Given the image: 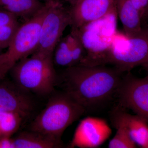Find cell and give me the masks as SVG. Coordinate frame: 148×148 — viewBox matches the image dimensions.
Wrapping results in <instances>:
<instances>
[{"label":"cell","instance_id":"obj_1","mask_svg":"<svg viewBox=\"0 0 148 148\" xmlns=\"http://www.w3.org/2000/svg\"><path fill=\"white\" fill-rule=\"evenodd\" d=\"M123 73L106 65L66 68L61 81L64 92L86 111L95 110L116 95Z\"/></svg>","mask_w":148,"mask_h":148},{"label":"cell","instance_id":"obj_2","mask_svg":"<svg viewBox=\"0 0 148 148\" xmlns=\"http://www.w3.org/2000/svg\"><path fill=\"white\" fill-rule=\"evenodd\" d=\"M116 6L103 17L71 32L82 43L85 55L79 65L97 66L108 64V57L115 36L117 33Z\"/></svg>","mask_w":148,"mask_h":148},{"label":"cell","instance_id":"obj_3","mask_svg":"<svg viewBox=\"0 0 148 148\" xmlns=\"http://www.w3.org/2000/svg\"><path fill=\"white\" fill-rule=\"evenodd\" d=\"M10 72L18 87L38 95L50 94L57 82L53 55L33 53L18 61Z\"/></svg>","mask_w":148,"mask_h":148},{"label":"cell","instance_id":"obj_4","mask_svg":"<svg viewBox=\"0 0 148 148\" xmlns=\"http://www.w3.org/2000/svg\"><path fill=\"white\" fill-rule=\"evenodd\" d=\"M85 112L83 107L64 92L49 99L31 123L30 130L61 140L66 128Z\"/></svg>","mask_w":148,"mask_h":148},{"label":"cell","instance_id":"obj_5","mask_svg":"<svg viewBox=\"0 0 148 148\" xmlns=\"http://www.w3.org/2000/svg\"><path fill=\"white\" fill-rule=\"evenodd\" d=\"M49 1L45 2L35 15L20 24L7 50L0 54V81L4 79L18 61L32 55L36 50L41 26L49 7Z\"/></svg>","mask_w":148,"mask_h":148},{"label":"cell","instance_id":"obj_6","mask_svg":"<svg viewBox=\"0 0 148 148\" xmlns=\"http://www.w3.org/2000/svg\"><path fill=\"white\" fill-rule=\"evenodd\" d=\"M148 61V29L128 37L117 32L108 57V64L123 73Z\"/></svg>","mask_w":148,"mask_h":148},{"label":"cell","instance_id":"obj_7","mask_svg":"<svg viewBox=\"0 0 148 148\" xmlns=\"http://www.w3.org/2000/svg\"><path fill=\"white\" fill-rule=\"evenodd\" d=\"M71 24L69 8H66L61 0L50 1L42 23L38 45L34 53L53 55L64 31Z\"/></svg>","mask_w":148,"mask_h":148},{"label":"cell","instance_id":"obj_8","mask_svg":"<svg viewBox=\"0 0 148 148\" xmlns=\"http://www.w3.org/2000/svg\"><path fill=\"white\" fill-rule=\"evenodd\" d=\"M116 95L119 106L130 109L148 122V75L138 78L127 72L123 76Z\"/></svg>","mask_w":148,"mask_h":148},{"label":"cell","instance_id":"obj_9","mask_svg":"<svg viewBox=\"0 0 148 148\" xmlns=\"http://www.w3.org/2000/svg\"><path fill=\"white\" fill-rule=\"evenodd\" d=\"M112 130L103 119L88 117L77 126L70 148H95L100 147L110 138Z\"/></svg>","mask_w":148,"mask_h":148},{"label":"cell","instance_id":"obj_10","mask_svg":"<svg viewBox=\"0 0 148 148\" xmlns=\"http://www.w3.org/2000/svg\"><path fill=\"white\" fill-rule=\"evenodd\" d=\"M116 7V0H79L69 8L71 29H78L96 21Z\"/></svg>","mask_w":148,"mask_h":148},{"label":"cell","instance_id":"obj_11","mask_svg":"<svg viewBox=\"0 0 148 148\" xmlns=\"http://www.w3.org/2000/svg\"><path fill=\"white\" fill-rule=\"evenodd\" d=\"M3 80L0 81V111L16 113L23 118L29 116L34 106L26 91Z\"/></svg>","mask_w":148,"mask_h":148},{"label":"cell","instance_id":"obj_12","mask_svg":"<svg viewBox=\"0 0 148 148\" xmlns=\"http://www.w3.org/2000/svg\"><path fill=\"white\" fill-rule=\"evenodd\" d=\"M110 117L114 127L123 126L136 145L148 148V122L145 119L128 113L119 106L111 112Z\"/></svg>","mask_w":148,"mask_h":148},{"label":"cell","instance_id":"obj_13","mask_svg":"<svg viewBox=\"0 0 148 148\" xmlns=\"http://www.w3.org/2000/svg\"><path fill=\"white\" fill-rule=\"evenodd\" d=\"M116 6L125 34L132 36L142 32L141 15L130 0H116Z\"/></svg>","mask_w":148,"mask_h":148},{"label":"cell","instance_id":"obj_14","mask_svg":"<svg viewBox=\"0 0 148 148\" xmlns=\"http://www.w3.org/2000/svg\"><path fill=\"white\" fill-rule=\"evenodd\" d=\"M13 139L14 148H56L63 147L61 140L31 130L21 132Z\"/></svg>","mask_w":148,"mask_h":148},{"label":"cell","instance_id":"obj_15","mask_svg":"<svg viewBox=\"0 0 148 148\" xmlns=\"http://www.w3.org/2000/svg\"><path fill=\"white\" fill-rule=\"evenodd\" d=\"M44 3L35 0H0V8L25 21L35 15Z\"/></svg>","mask_w":148,"mask_h":148},{"label":"cell","instance_id":"obj_16","mask_svg":"<svg viewBox=\"0 0 148 148\" xmlns=\"http://www.w3.org/2000/svg\"><path fill=\"white\" fill-rule=\"evenodd\" d=\"M72 36L70 33L61 38L56 45L53 52L54 64L59 67L69 68L73 66L71 51Z\"/></svg>","mask_w":148,"mask_h":148},{"label":"cell","instance_id":"obj_17","mask_svg":"<svg viewBox=\"0 0 148 148\" xmlns=\"http://www.w3.org/2000/svg\"><path fill=\"white\" fill-rule=\"evenodd\" d=\"M23 119L16 113L0 111V136L11 137L19 129Z\"/></svg>","mask_w":148,"mask_h":148},{"label":"cell","instance_id":"obj_18","mask_svg":"<svg viewBox=\"0 0 148 148\" xmlns=\"http://www.w3.org/2000/svg\"><path fill=\"white\" fill-rule=\"evenodd\" d=\"M117 130L113 138L109 142V148H135L137 145L130 138L125 127L119 125L115 127Z\"/></svg>","mask_w":148,"mask_h":148},{"label":"cell","instance_id":"obj_19","mask_svg":"<svg viewBox=\"0 0 148 148\" xmlns=\"http://www.w3.org/2000/svg\"><path fill=\"white\" fill-rule=\"evenodd\" d=\"M20 25L17 21L0 27V47L2 49L7 48Z\"/></svg>","mask_w":148,"mask_h":148},{"label":"cell","instance_id":"obj_20","mask_svg":"<svg viewBox=\"0 0 148 148\" xmlns=\"http://www.w3.org/2000/svg\"><path fill=\"white\" fill-rule=\"evenodd\" d=\"M72 35L71 51L73 66L79 65L84 58L85 51L82 43L76 36L71 32Z\"/></svg>","mask_w":148,"mask_h":148},{"label":"cell","instance_id":"obj_21","mask_svg":"<svg viewBox=\"0 0 148 148\" xmlns=\"http://www.w3.org/2000/svg\"><path fill=\"white\" fill-rule=\"evenodd\" d=\"M140 12L142 19L148 15V0H130Z\"/></svg>","mask_w":148,"mask_h":148},{"label":"cell","instance_id":"obj_22","mask_svg":"<svg viewBox=\"0 0 148 148\" xmlns=\"http://www.w3.org/2000/svg\"><path fill=\"white\" fill-rule=\"evenodd\" d=\"M0 148H14L13 138L0 136Z\"/></svg>","mask_w":148,"mask_h":148},{"label":"cell","instance_id":"obj_23","mask_svg":"<svg viewBox=\"0 0 148 148\" xmlns=\"http://www.w3.org/2000/svg\"><path fill=\"white\" fill-rule=\"evenodd\" d=\"M64 1L69 3L71 5H72L79 0H64Z\"/></svg>","mask_w":148,"mask_h":148},{"label":"cell","instance_id":"obj_24","mask_svg":"<svg viewBox=\"0 0 148 148\" xmlns=\"http://www.w3.org/2000/svg\"><path fill=\"white\" fill-rule=\"evenodd\" d=\"M141 66H143V68H144L148 73V61H147L145 63L143 64V65H141Z\"/></svg>","mask_w":148,"mask_h":148},{"label":"cell","instance_id":"obj_25","mask_svg":"<svg viewBox=\"0 0 148 148\" xmlns=\"http://www.w3.org/2000/svg\"><path fill=\"white\" fill-rule=\"evenodd\" d=\"M35 1H44V2H45L49 1H52V0H35Z\"/></svg>","mask_w":148,"mask_h":148},{"label":"cell","instance_id":"obj_26","mask_svg":"<svg viewBox=\"0 0 148 148\" xmlns=\"http://www.w3.org/2000/svg\"><path fill=\"white\" fill-rule=\"evenodd\" d=\"M2 50V49L1 48V47H0V54H1V53Z\"/></svg>","mask_w":148,"mask_h":148},{"label":"cell","instance_id":"obj_27","mask_svg":"<svg viewBox=\"0 0 148 148\" xmlns=\"http://www.w3.org/2000/svg\"></svg>","mask_w":148,"mask_h":148}]
</instances>
